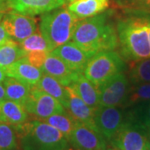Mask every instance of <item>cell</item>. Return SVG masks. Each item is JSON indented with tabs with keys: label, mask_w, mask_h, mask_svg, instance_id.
I'll list each match as a JSON object with an SVG mask.
<instances>
[{
	"label": "cell",
	"mask_w": 150,
	"mask_h": 150,
	"mask_svg": "<svg viewBox=\"0 0 150 150\" xmlns=\"http://www.w3.org/2000/svg\"><path fill=\"white\" fill-rule=\"evenodd\" d=\"M44 74L52 76L65 87H69L82 73H77L69 69L64 63L51 53H48L42 67Z\"/></svg>",
	"instance_id": "9a60e30c"
},
{
	"label": "cell",
	"mask_w": 150,
	"mask_h": 150,
	"mask_svg": "<svg viewBox=\"0 0 150 150\" xmlns=\"http://www.w3.org/2000/svg\"><path fill=\"white\" fill-rule=\"evenodd\" d=\"M4 71L7 77L13 78L30 87L37 85L43 74L42 69L31 64L26 56L18 59L5 69Z\"/></svg>",
	"instance_id": "5bb4252c"
},
{
	"label": "cell",
	"mask_w": 150,
	"mask_h": 150,
	"mask_svg": "<svg viewBox=\"0 0 150 150\" xmlns=\"http://www.w3.org/2000/svg\"><path fill=\"white\" fill-rule=\"evenodd\" d=\"M43 121L58 129L59 132H61L64 135L68 140L70 134L74 129L75 125L79 122L73 116H71V114L67 110L61 113L53 114L48 118L43 119Z\"/></svg>",
	"instance_id": "603a6c76"
},
{
	"label": "cell",
	"mask_w": 150,
	"mask_h": 150,
	"mask_svg": "<svg viewBox=\"0 0 150 150\" xmlns=\"http://www.w3.org/2000/svg\"><path fill=\"white\" fill-rule=\"evenodd\" d=\"M23 150H65L68 139L58 129L40 119H34L14 127Z\"/></svg>",
	"instance_id": "3957f363"
},
{
	"label": "cell",
	"mask_w": 150,
	"mask_h": 150,
	"mask_svg": "<svg viewBox=\"0 0 150 150\" xmlns=\"http://www.w3.org/2000/svg\"><path fill=\"white\" fill-rule=\"evenodd\" d=\"M147 140H148V150H150V129H147Z\"/></svg>",
	"instance_id": "e575fe53"
},
{
	"label": "cell",
	"mask_w": 150,
	"mask_h": 150,
	"mask_svg": "<svg viewBox=\"0 0 150 150\" xmlns=\"http://www.w3.org/2000/svg\"><path fill=\"white\" fill-rule=\"evenodd\" d=\"M125 68L126 64L122 56L117 52L102 51L89 59L83 75L98 88L113 76L123 73Z\"/></svg>",
	"instance_id": "5b68a950"
},
{
	"label": "cell",
	"mask_w": 150,
	"mask_h": 150,
	"mask_svg": "<svg viewBox=\"0 0 150 150\" xmlns=\"http://www.w3.org/2000/svg\"><path fill=\"white\" fill-rule=\"evenodd\" d=\"M0 122H1V121H0Z\"/></svg>",
	"instance_id": "ab89813d"
},
{
	"label": "cell",
	"mask_w": 150,
	"mask_h": 150,
	"mask_svg": "<svg viewBox=\"0 0 150 150\" xmlns=\"http://www.w3.org/2000/svg\"><path fill=\"white\" fill-rule=\"evenodd\" d=\"M19 44L26 54L32 51H45L48 53L52 51L47 40L44 38L40 31L38 30L20 42Z\"/></svg>",
	"instance_id": "d4e9b609"
},
{
	"label": "cell",
	"mask_w": 150,
	"mask_h": 150,
	"mask_svg": "<svg viewBox=\"0 0 150 150\" xmlns=\"http://www.w3.org/2000/svg\"><path fill=\"white\" fill-rule=\"evenodd\" d=\"M66 88L69 93V101L65 109L77 121L85 124L91 129L97 130L93 121L94 109L89 107L70 87Z\"/></svg>",
	"instance_id": "2e32d148"
},
{
	"label": "cell",
	"mask_w": 150,
	"mask_h": 150,
	"mask_svg": "<svg viewBox=\"0 0 150 150\" xmlns=\"http://www.w3.org/2000/svg\"><path fill=\"white\" fill-rule=\"evenodd\" d=\"M66 2H69V3H72V2H74L76 0H65Z\"/></svg>",
	"instance_id": "74e56055"
},
{
	"label": "cell",
	"mask_w": 150,
	"mask_h": 150,
	"mask_svg": "<svg viewBox=\"0 0 150 150\" xmlns=\"http://www.w3.org/2000/svg\"><path fill=\"white\" fill-rule=\"evenodd\" d=\"M48 53L45 51H32L26 54L28 60L34 67L42 69Z\"/></svg>",
	"instance_id": "f1b7e54d"
},
{
	"label": "cell",
	"mask_w": 150,
	"mask_h": 150,
	"mask_svg": "<svg viewBox=\"0 0 150 150\" xmlns=\"http://www.w3.org/2000/svg\"><path fill=\"white\" fill-rule=\"evenodd\" d=\"M99 106L118 107L125 103L129 91V79L123 73L113 76L98 87Z\"/></svg>",
	"instance_id": "9c48e42d"
},
{
	"label": "cell",
	"mask_w": 150,
	"mask_h": 150,
	"mask_svg": "<svg viewBox=\"0 0 150 150\" xmlns=\"http://www.w3.org/2000/svg\"><path fill=\"white\" fill-rule=\"evenodd\" d=\"M110 12L78 22L72 41L90 57L102 51L114 50L118 46L117 28L109 21Z\"/></svg>",
	"instance_id": "6da1fadb"
},
{
	"label": "cell",
	"mask_w": 150,
	"mask_h": 150,
	"mask_svg": "<svg viewBox=\"0 0 150 150\" xmlns=\"http://www.w3.org/2000/svg\"><path fill=\"white\" fill-rule=\"evenodd\" d=\"M6 99V93L4 86L2 83H0V101Z\"/></svg>",
	"instance_id": "d6a6232c"
},
{
	"label": "cell",
	"mask_w": 150,
	"mask_h": 150,
	"mask_svg": "<svg viewBox=\"0 0 150 150\" xmlns=\"http://www.w3.org/2000/svg\"><path fill=\"white\" fill-rule=\"evenodd\" d=\"M70 87L81 98L92 108L95 109L99 106V89L88 80L83 74L77 77Z\"/></svg>",
	"instance_id": "ac0fdd59"
},
{
	"label": "cell",
	"mask_w": 150,
	"mask_h": 150,
	"mask_svg": "<svg viewBox=\"0 0 150 150\" xmlns=\"http://www.w3.org/2000/svg\"><path fill=\"white\" fill-rule=\"evenodd\" d=\"M108 7L109 0H76L67 8L80 20L103 13Z\"/></svg>",
	"instance_id": "e0dca14e"
},
{
	"label": "cell",
	"mask_w": 150,
	"mask_h": 150,
	"mask_svg": "<svg viewBox=\"0 0 150 150\" xmlns=\"http://www.w3.org/2000/svg\"><path fill=\"white\" fill-rule=\"evenodd\" d=\"M145 102H150V83L135 85L129 89L125 100L128 105Z\"/></svg>",
	"instance_id": "4316f807"
},
{
	"label": "cell",
	"mask_w": 150,
	"mask_h": 150,
	"mask_svg": "<svg viewBox=\"0 0 150 150\" xmlns=\"http://www.w3.org/2000/svg\"><path fill=\"white\" fill-rule=\"evenodd\" d=\"M50 53L59 58L73 71L82 74L91 58L73 41L54 48Z\"/></svg>",
	"instance_id": "7c38bea8"
},
{
	"label": "cell",
	"mask_w": 150,
	"mask_h": 150,
	"mask_svg": "<svg viewBox=\"0 0 150 150\" xmlns=\"http://www.w3.org/2000/svg\"><path fill=\"white\" fill-rule=\"evenodd\" d=\"M69 143L77 150H107L108 141L97 130L78 122L69 138Z\"/></svg>",
	"instance_id": "8fae6325"
},
{
	"label": "cell",
	"mask_w": 150,
	"mask_h": 150,
	"mask_svg": "<svg viewBox=\"0 0 150 150\" xmlns=\"http://www.w3.org/2000/svg\"><path fill=\"white\" fill-rule=\"evenodd\" d=\"M10 10L25 15L43 14L64 6L65 0H6Z\"/></svg>",
	"instance_id": "4fadbf2b"
},
{
	"label": "cell",
	"mask_w": 150,
	"mask_h": 150,
	"mask_svg": "<svg viewBox=\"0 0 150 150\" xmlns=\"http://www.w3.org/2000/svg\"><path fill=\"white\" fill-rule=\"evenodd\" d=\"M23 107L29 114L41 120L55 113H61L66 111L65 108L59 100L36 86L32 87L29 98L23 104Z\"/></svg>",
	"instance_id": "52a82bcc"
},
{
	"label": "cell",
	"mask_w": 150,
	"mask_h": 150,
	"mask_svg": "<svg viewBox=\"0 0 150 150\" xmlns=\"http://www.w3.org/2000/svg\"><path fill=\"white\" fill-rule=\"evenodd\" d=\"M79 19L68 8H59L41 15L39 31L51 50L72 40Z\"/></svg>",
	"instance_id": "277c9868"
},
{
	"label": "cell",
	"mask_w": 150,
	"mask_h": 150,
	"mask_svg": "<svg viewBox=\"0 0 150 150\" xmlns=\"http://www.w3.org/2000/svg\"><path fill=\"white\" fill-rule=\"evenodd\" d=\"M110 144L118 150H148L147 129L127 119Z\"/></svg>",
	"instance_id": "8992f818"
},
{
	"label": "cell",
	"mask_w": 150,
	"mask_h": 150,
	"mask_svg": "<svg viewBox=\"0 0 150 150\" xmlns=\"http://www.w3.org/2000/svg\"><path fill=\"white\" fill-rule=\"evenodd\" d=\"M128 119L139 124L144 129H150V102L139 103V106L134 109Z\"/></svg>",
	"instance_id": "83f0119b"
},
{
	"label": "cell",
	"mask_w": 150,
	"mask_h": 150,
	"mask_svg": "<svg viewBox=\"0 0 150 150\" xmlns=\"http://www.w3.org/2000/svg\"><path fill=\"white\" fill-rule=\"evenodd\" d=\"M93 121L97 130L108 142L116 135L125 122L121 109L117 107L104 106H98L94 109Z\"/></svg>",
	"instance_id": "30bf717a"
},
{
	"label": "cell",
	"mask_w": 150,
	"mask_h": 150,
	"mask_svg": "<svg viewBox=\"0 0 150 150\" xmlns=\"http://www.w3.org/2000/svg\"><path fill=\"white\" fill-rule=\"evenodd\" d=\"M3 83L5 88L6 98L18 103L23 106L29 98L32 87L10 77H7Z\"/></svg>",
	"instance_id": "44dd1931"
},
{
	"label": "cell",
	"mask_w": 150,
	"mask_h": 150,
	"mask_svg": "<svg viewBox=\"0 0 150 150\" xmlns=\"http://www.w3.org/2000/svg\"><path fill=\"white\" fill-rule=\"evenodd\" d=\"M118 45L124 59L134 62L150 58L148 18L130 17L118 23Z\"/></svg>",
	"instance_id": "7a4b0ae2"
},
{
	"label": "cell",
	"mask_w": 150,
	"mask_h": 150,
	"mask_svg": "<svg viewBox=\"0 0 150 150\" xmlns=\"http://www.w3.org/2000/svg\"><path fill=\"white\" fill-rule=\"evenodd\" d=\"M28 118V112L22 104L7 98L0 101L1 122L16 127L27 122Z\"/></svg>",
	"instance_id": "d6986e66"
},
{
	"label": "cell",
	"mask_w": 150,
	"mask_h": 150,
	"mask_svg": "<svg viewBox=\"0 0 150 150\" xmlns=\"http://www.w3.org/2000/svg\"><path fill=\"white\" fill-rule=\"evenodd\" d=\"M36 22L33 16L10 10L4 13L1 23L9 37L19 43L37 31Z\"/></svg>",
	"instance_id": "ba28073f"
},
{
	"label": "cell",
	"mask_w": 150,
	"mask_h": 150,
	"mask_svg": "<svg viewBox=\"0 0 150 150\" xmlns=\"http://www.w3.org/2000/svg\"><path fill=\"white\" fill-rule=\"evenodd\" d=\"M107 150H118V149H115V148H113V147H112V149H107Z\"/></svg>",
	"instance_id": "f35d334b"
},
{
	"label": "cell",
	"mask_w": 150,
	"mask_h": 150,
	"mask_svg": "<svg viewBox=\"0 0 150 150\" xmlns=\"http://www.w3.org/2000/svg\"><path fill=\"white\" fill-rule=\"evenodd\" d=\"M36 87L54 97L63 104L64 107L66 108L69 101V93L67 88L52 76L43 73Z\"/></svg>",
	"instance_id": "ffe728a7"
},
{
	"label": "cell",
	"mask_w": 150,
	"mask_h": 150,
	"mask_svg": "<svg viewBox=\"0 0 150 150\" xmlns=\"http://www.w3.org/2000/svg\"><path fill=\"white\" fill-rule=\"evenodd\" d=\"M65 150H77V149H74V148H71V149H70L69 147L68 149H66Z\"/></svg>",
	"instance_id": "8d00e7d4"
},
{
	"label": "cell",
	"mask_w": 150,
	"mask_h": 150,
	"mask_svg": "<svg viewBox=\"0 0 150 150\" xmlns=\"http://www.w3.org/2000/svg\"><path fill=\"white\" fill-rule=\"evenodd\" d=\"M132 2L137 9L150 12V0H132Z\"/></svg>",
	"instance_id": "f546056e"
},
{
	"label": "cell",
	"mask_w": 150,
	"mask_h": 150,
	"mask_svg": "<svg viewBox=\"0 0 150 150\" xmlns=\"http://www.w3.org/2000/svg\"><path fill=\"white\" fill-rule=\"evenodd\" d=\"M17 149L18 138L14 127L0 122V150H16Z\"/></svg>",
	"instance_id": "484cf974"
},
{
	"label": "cell",
	"mask_w": 150,
	"mask_h": 150,
	"mask_svg": "<svg viewBox=\"0 0 150 150\" xmlns=\"http://www.w3.org/2000/svg\"><path fill=\"white\" fill-rule=\"evenodd\" d=\"M20 44L13 39L0 45V68L5 69L18 59L26 56Z\"/></svg>",
	"instance_id": "7402d4cb"
},
{
	"label": "cell",
	"mask_w": 150,
	"mask_h": 150,
	"mask_svg": "<svg viewBox=\"0 0 150 150\" xmlns=\"http://www.w3.org/2000/svg\"><path fill=\"white\" fill-rule=\"evenodd\" d=\"M6 78H7V75H6L5 71H4V69L0 68V83H3L5 80Z\"/></svg>",
	"instance_id": "836d02e7"
},
{
	"label": "cell",
	"mask_w": 150,
	"mask_h": 150,
	"mask_svg": "<svg viewBox=\"0 0 150 150\" xmlns=\"http://www.w3.org/2000/svg\"><path fill=\"white\" fill-rule=\"evenodd\" d=\"M8 10H10V9L8 6L7 1L6 0H0V22L2 20L4 13H7Z\"/></svg>",
	"instance_id": "1f68e13d"
},
{
	"label": "cell",
	"mask_w": 150,
	"mask_h": 150,
	"mask_svg": "<svg viewBox=\"0 0 150 150\" xmlns=\"http://www.w3.org/2000/svg\"><path fill=\"white\" fill-rule=\"evenodd\" d=\"M148 33H149V39L150 44V18H148Z\"/></svg>",
	"instance_id": "d590c367"
},
{
	"label": "cell",
	"mask_w": 150,
	"mask_h": 150,
	"mask_svg": "<svg viewBox=\"0 0 150 150\" xmlns=\"http://www.w3.org/2000/svg\"><path fill=\"white\" fill-rule=\"evenodd\" d=\"M9 39H12L9 35L8 34V33L6 32L4 26L2 25L1 22H0V45L5 43L7 41H8Z\"/></svg>",
	"instance_id": "4dcf8cb0"
},
{
	"label": "cell",
	"mask_w": 150,
	"mask_h": 150,
	"mask_svg": "<svg viewBox=\"0 0 150 150\" xmlns=\"http://www.w3.org/2000/svg\"><path fill=\"white\" fill-rule=\"evenodd\" d=\"M129 77L134 85L150 83V58L133 62L129 69Z\"/></svg>",
	"instance_id": "cb8c5ba5"
}]
</instances>
